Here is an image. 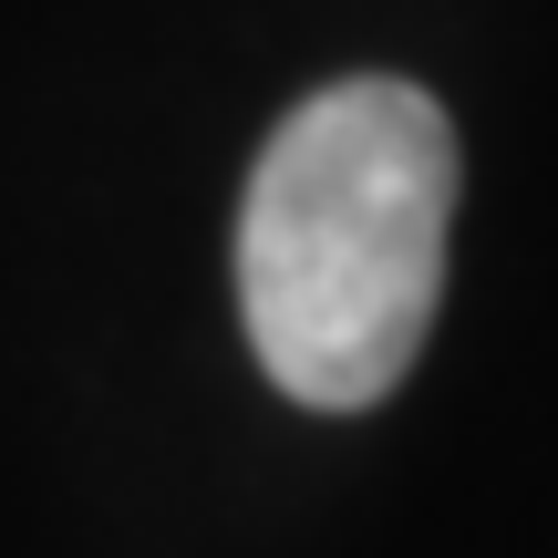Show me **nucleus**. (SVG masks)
<instances>
[{
	"label": "nucleus",
	"mask_w": 558,
	"mask_h": 558,
	"mask_svg": "<svg viewBox=\"0 0 558 558\" xmlns=\"http://www.w3.org/2000/svg\"><path fill=\"white\" fill-rule=\"evenodd\" d=\"M456 124L424 83L362 73L269 135L239 197V320L290 403L362 414L414 373L445 300Z\"/></svg>",
	"instance_id": "f257e3e1"
}]
</instances>
